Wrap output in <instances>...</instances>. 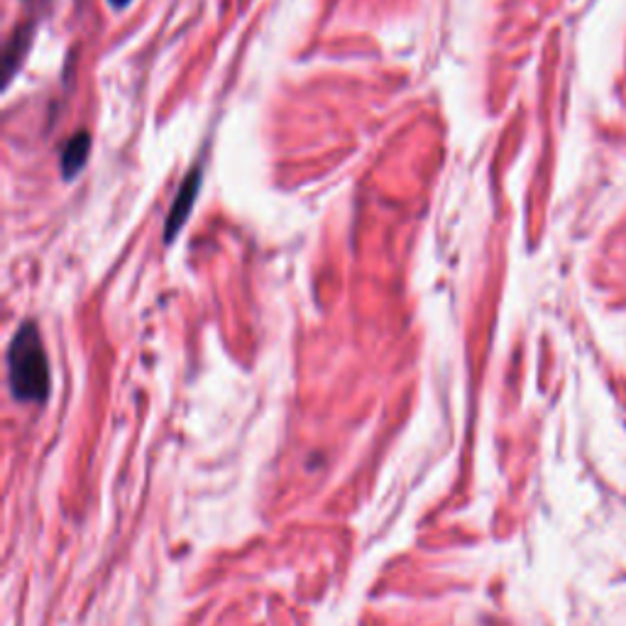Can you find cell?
I'll use <instances>...</instances> for the list:
<instances>
[{"mask_svg": "<svg viewBox=\"0 0 626 626\" xmlns=\"http://www.w3.org/2000/svg\"><path fill=\"white\" fill-rule=\"evenodd\" d=\"M8 382L20 402H44L50 394V360H47L42 335L34 323L20 326L10 341Z\"/></svg>", "mask_w": 626, "mask_h": 626, "instance_id": "obj_1", "label": "cell"}, {"mask_svg": "<svg viewBox=\"0 0 626 626\" xmlns=\"http://www.w3.org/2000/svg\"><path fill=\"white\" fill-rule=\"evenodd\" d=\"M201 176H203L201 166H194V170L186 174L182 186H179L176 199H174L170 215H166V223H164V240H166V243H172L174 235H179V231L184 228L191 211H194V203H196L199 189H201Z\"/></svg>", "mask_w": 626, "mask_h": 626, "instance_id": "obj_2", "label": "cell"}, {"mask_svg": "<svg viewBox=\"0 0 626 626\" xmlns=\"http://www.w3.org/2000/svg\"><path fill=\"white\" fill-rule=\"evenodd\" d=\"M89 154H91V135L81 130L64 144V152H62V176L67 179V182H71V179L81 174V170L89 162Z\"/></svg>", "mask_w": 626, "mask_h": 626, "instance_id": "obj_3", "label": "cell"}, {"mask_svg": "<svg viewBox=\"0 0 626 626\" xmlns=\"http://www.w3.org/2000/svg\"><path fill=\"white\" fill-rule=\"evenodd\" d=\"M108 3H111L115 10H123V8H128L132 0H108Z\"/></svg>", "mask_w": 626, "mask_h": 626, "instance_id": "obj_4", "label": "cell"}]
</instances>
